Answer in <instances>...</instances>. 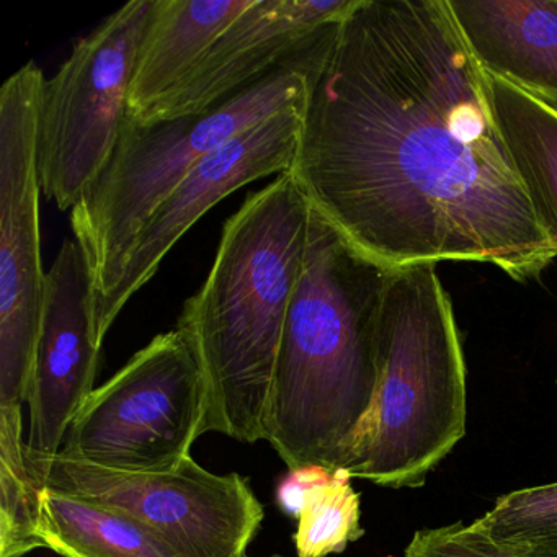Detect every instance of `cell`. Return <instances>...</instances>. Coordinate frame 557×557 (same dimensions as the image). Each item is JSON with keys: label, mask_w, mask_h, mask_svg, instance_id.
Returning a JSON list of instances; mask_svg holds the SVG:
<instances>
[{"label": "cell", "mask_w": 557, "mask_h": 557, "mask_svg": "<svg viewBox=\"0 0 557 557\" xmlns=\"http://www.w3.org/2000/svg\"><path fill=\"white\" fill-rule=\"evenodd\" d=\"M334 478L335 471L322 466L289 469L288 474L280 482L276 500L286 515L298 520L312 495L321 491L324 485L331 484Z\"/></svg>", "instance_id": "44dd1931"}, {"label": "cell", "mask_w": 557, "mask_h": 557, "mask_svg": "<svg viewBox=\"0 0 557 557\" xmlns=\"http://www.w3.org/2000/svg\"><path fill=\"white\" fill-rule=\"evenodd\" d=\"M487 89L502 141L557 259V109L498 77L487 76Z\"/></svg>", "instance_id": "9a60e30c"}, {"label": "cell", "mask_w": 557, "mask_h": 557, "mask_svg": "<svg viewBox=\"0 0 557 557\" xmlns=\"http://www.w3.org/2000/svg\"><path fill=\"white\" fill-rule=\"evenodd\" d=\"M27 462L38 485L136 518L181 557H247L263 521L262 504L246 478L214 474L191 456L161 472L113 471L28 448Z\"/></svg>", "instance_id": "ba28073f"}, {"label": "cell", "mask_w": 557, "mask_h": 557, "mask_svg": "<svg viewBox=\"0 0 557 557\" xmlns=\"http://www.w3.org/2000/svg\"><path fill=\"white\" fill-rule=\"evenodd\" d=\"M311 203L292 175L253 191L226 221L213 267L177 321L208 389L205 433L267 440L286 314L305 265Z\"/></svg>", "instance_id": "3957f363"}, {"label": "cell", "mask_w": 557, "mask_h": 557, "mask_svg": "<svg viewBox=\"0 0 557 557\" xmlns=\"http://www.w3.org/2000/svg\"><path fill=\"white\" fill-rule=\"evenodd\" d=\"M253 0H154L129 84L128 116L139 120L174 92L211 45Z\"/></svg>", "instance_id": "5bb4252c"}, {"label": "cell", "mask_w": 557, "mask_h": 557, "mask_svg": "<svg viewBox=\"0 0 557 557\" xmlns=\"http://www.w3.org/2000/svg\"><path fill=\"white\" fill-rule=\"evenodd\" d=\"M305 109L306 103L288 107L240 133L207 156L159 205L136 237L112 298L96 318L100 344L129 299L145 288L175 244L211 208L250 182L292 171Z\"/></svg>", "instance_id": "30bf717a"}, {"label": "cell", "mask_w": 557, "mask_h": 557, "mask_svg": "<svg viewBox=\"0 0 557 557\" xmlns=\"http://www.w3.org/2000/svg\"><path fill=\"white\" fill-rule=\"evenodd\" d=\"M38 536L41 546L63 557H181L136 518L44 485Z\"/></svg>", "instance_id": "2e32d148"}, {"label": "cell", "mask_w": 557, "mask_h": 557, "mask_svg": "<svg viewBox=\"0 0 557 557\" xmlns=\"http://www.w3.org/2000/svg\"><path fill=\"white\" fill-rule=\"evenodd\" d=\"M288 174L345 239L394 269L487 263L528 282L556 259L446 0H358Z\"/></svg>", "instance_id": "6da1fadb"}, {"label": "cell", "mask_w": 557, "mask_h": 557, "mask_svg": "<svg viewBox=\"0 0 557 557\" xmlns=\"http://www.w3.org/2000/svg\"><path fill=\"white\" fill-rule=\"evenodd\" d=\"M341 22L203 112L152 123L126 116L112 159L71 210V227L92 273L94 319L112 298L146 221L174 188L240 133L308 102Z\"/></svg>", "instance_id": "277c9868"}, {"label": "cell", "mask_w": 557, "mask_h": 557, "mask_svg": "<svg viewBox=\"0 0 557 557\" xmlns=\"http://www.w3.org/2000/svg\"><path fill=\"white\" fill-rule=\"evenodd\" d=\"M472 527L510 556L557 557V482L502 495Z\"/></svg>", "instance_id": "ac0fdd59"}, {"label": "cell", "mask_w": 557, "mask_h": 557, "mask_svg": "<svg viewBox=\"0 0 557 557\" xmlns=\"http://www.w3.org/2000/svg\"><path fill=\"white\" fill-rule=\"evenodd\" d=\"M394 272L312 208L267 410V440L288 469H344L376 393L381 311Z\"/></svg>", "instance_id": "7a4b0ae2"}, {"label": "cell", "mask_w": 557, "mask_h": 557, "mask_svg": "<svg viewBox=\"0 0 557 557\" xmlns=\"http://www.w3.org/2000/svg\"><path fill=\"white\" fill-rule=\"evenodd\" d=\"M357 4L358 0H253L184 83L138 123L190 115L216 106L269 73L319 32L347 17Z\"/></svg>", "instance_id": "7c38bea8"}, {"label": "cell", "mask_w": 557, "mask_h": 557, "mask_svg": "<svg viewBox=\"0 0 557 557\" xmlns=\"http://www.w3.org/2000/svg\"><path fill=\"white\" fill-rule=\"evenodd\" d=\"M487 76L557 109V0H446Z\"/></svg>", "instance_id": "4fadbf2b"}, {"label": "cell", "mask_w": 557, "mask_h": 557, "mask_svg": "<svg viewBox=\"0 0 557 557\" xmlns=\"http://www.w3.org/2000/svg\"><path fill=\"white\" fill-rule=\"evenodd\" d=\"M247 557H249V556H247ZM272 557H282V556H272Z\"/></svg>", "instance_id": "7402d4cb"}, {"label": "cell", "mask_w": 557, "mask_h": 557, "mask_svg": "<svg viewBox=\"0 0 557 557\" xmlns=\"http://www.w3.org/2000/svg\"><path fill=\"white\" fill-rule=\"evenodd\" d=\"M360 495L351 475L337 469L331 484L312 495L298 517L295 546L298 557H327L363 536Z\"/></svg>", "instance_id": "d6986e66"}, {"label": "cell", "mask_w": 557, "mask_h": 557, "mask_svg": "<svg viewBox=\"0 0 557 557\" xmlns=\"http://www.w3.org/2000/svg\"><path fill=\"white\" fill-rule=\"evenodd\" d=\"M403 557H517L504 553L462 521L446 527L425 528L413 534Z\"/></svg>", "instance_id": "ffe728a7"}, {"label": "cell", "mask_w": 557, "mask_h": 557, "mask_svg": "<svg viewBox=\"0 0 557 557\" xmlns=\"http://www.w3.org/2000/svg\"><path fill=\"white\" fill-rule=\"evenodd\" d=\"M466 361L435 263L393 273L380 322V376L345 458L351 479L420 487L466 435Z\"/></svg>", "instance_id": "5b68a950"}, {"label": "cell", "mask_w": 557, "mask_h": 557, "mask_svg": "<svg viewBox=\"0 0 557 557\" xmlns=\"http://www.w3.org/2000/svg\"><path fill=\"white\" fill-rule=\"evenodd\" d=\"M154 0H132L74 45L45 79L38 116L41 191L73 210L115 152L128 116L129 84Z\"/></svg>", "instance_id": "52a82bcc"}, {"label": "cell", "mask_w": 557, "mask_h": 557, "mask_svg": "<svg viewBox=\"0 0 557 557\" xmlns=\"http://www.w3.org/2000/svg\"><path fill=\"white\" fill-rule=\"evenodd\" d=\"M100 348L94 319L92 273L79 244L66 240L47 273L27 397L28 451L60 455L74 417L96 389Z\"/></svg>", "instance_id": "8fae6325"}, {"label": "cell", "mask_w": 557, "mask_h": 557, "mask_svg": "<svg viewBox=\"0 0 557 557\" xmlns=\"http://www.w3.org/2000/svg\"><path fill=\"white\" fill-rule=\"evenodd\" d=\"M44 84V71L30 61L0 89V406L27 403L44 314L38 168Z\"/></svg>", "instance_id": "9c48e42d"}, {"label": "cell", "mask_w": 557, "mask_h": 557, "mask_svg": "<svg viewBox=\"0 0 557 557\" xmlns=\"http://www.w3.org/2000/svg\"><path fill=\"white\" fill-rule=\"evenodd\" d=\"M207 416L200 360L184 332L174 329L156 335L94 389L60 455L113 471H169L190 458Z\"/></svg>", "instance_id": "8992f818"}, {"label": "cell", "mask_w": 557, "mask_h": 557, "mask_svg": "<svg viewBox=\"0 0 557 557\" xmlns=\"http://www.w3.org/2000/svg\"><path fill=\"white\" fill-rule=\"evenodd\" d=\"M38 494L27 462L22 406H0V557H24L44 547Z\"/></svg>", "instance_id": "e0dca14e"}]
</instances>
